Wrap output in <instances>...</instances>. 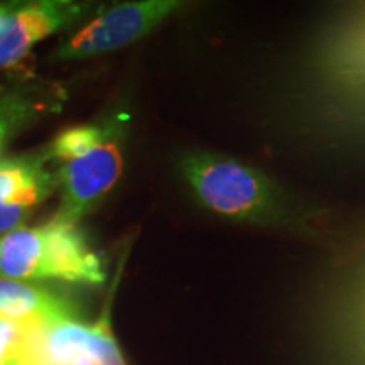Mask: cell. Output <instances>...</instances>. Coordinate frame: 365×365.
<instances>
[{"label":"cell","instance_id":"30bf717a","mask_svg":"<svg viewBox=\"0 0 365 365\" xmlns=\"http://www.w3.org/2000/svg\"><path fill=\"white\" fill-rule=\"evenodd\" d=\"M0 365H46L44 328L0 317Z\"/></svg>","mask_w":365,"mask_h":365},{"label":"cell","instance_id":"5b68a950","mask_svg":"<svg viewBox=\"0 0 365 365\" xmlns=\"http://www.w3.org/2000/svg\"><path fill=\"white\" fill-rule=\"evenodd\" d=\"M48 154L0 159V235L22 228L33 210L58 186Z\"/></svg>","mask_w":365,"mask_h":365},{"label":"cell","instance_id":"ba28073f","mask_svg":"<svg viewBox=\"0 0 365 365\" xmlns=\"http://www.w3.org/2000/svg\"><path fill=\"white\" fill-rule=\"evenodd\" d=\"M46 365H102L90 340L88 325L66 319L44 328Z\"/></svg>","mask_w":365,"mask_h":365},{"label":"cell","instance_id":"8fae6325","mask_svg":"<svg viewBox=\"0 0 365 365\" xmlns=\"http://www.w3.org/2000/svg\"><path fill=\"white\" fill-rule=\"evenodd\" d=\"M112 124L105 125H80L71 127L65 132H61L51 145V150L48 153L49 159L59 163H70L73 159L81 158L88 153L95 145L102 143L108 132L112 130Z\"/></svg>","mask_w":365,"mask_h":365},{"label":"cell","instance_id":"277c9868","mask_svg":"<svg viewBox=\"0 0 365 365\" xmlns=\"http://www.w3.org/2000/svg\"><path fill=\"white\" fill-rule=\"evenodd\" d=\"M122 129L124 127L120 122H113L112 130L102 143L81 158L59 168L56 176L61 188V205L54 217L76 225V222L112 190L124 168Z\"/></svg>","mask_w":365,"mask_h":365},{"label":"cell","instance_id":"52a82bcc","mask_svg":"<svg viewBox=\"0 0 365 365\" xmlns=\"http://www.w3.org/2000/svg\"><path fill=\"white\" fill-rule=\"evenodd\" d=\"M0 317L19 325L49 327L78 319V309L53 291L0 276Z\"/></svg>","mask_w":365,"mask_h":365},{"label":"cell","instance_id":"6da1fadb","mask_svg":"<svg viewBox=\"0 0 365 365\" xmlns=\"http://www.w3.org/2000/svg\"><path fill=\"white\" fill-rule=\"evenodd\" d=\"M180 170L196 200L217 215L294 230H308L312 225L313 212L249 164L196 150L180 159Z\"/></svg>","mask_w":365,"mask_h":365},{"label":"cell","instance_id":"7a4b0ae2","mask_svg":"<svg viewBox=\"0 0 365 365\" xmlns=\"http://www.w3.org/2000/svg\"><path fill=\"white\" fill-rule=\"evenodd\" d=\"M0 276L17 281L58 279L102 284L103 264L75 223L53 217L0 237Z\"/></svg>","mask_w":365,"mask_h":365},{"label":"cell","instance_id":"8992f818","mask_svg":"<svg viewBox=\"0 0 365 365\" xmlns=\"http://www.w3.org/2000/svg\"><path fill=\"white\" fill-rule=\"evenodd\" d=\"M83 11L80 4L56 0L14 7L0 26V70L17 65L36 43L71 24Z\"/></svg>","mask_w":365,"mask_h":365},{"label":"cell","instance_id":"7c38bea8","mask_svg":"<svg viewBox=\"0 0 365 365\" xmlns=\"http://www.w3.org/2000/svg\"><path fill=\"white\" fill-rule=\"evenodd\" d=\"M14 11V7H9V6H0V26H2V22L7 19L9 16H11V12Z\"/></svg>","mask_w":365,"mask_h":365},{"label":"cell","instance_id":"9c48e42d","mask_svg":"<svg viewBox=\"0 0 365 365\" xmlns=\"http://www.w3.org/2000/svg\"><path fill=\"white\" fill-rule=\"evenodd\" d=\"M39 88H0V156L9 143L51 107Z\"/></svg>","mask_w":365,"mask_h":365},{"label":"cell","instance_id":"3957f363","mask_svg":"<svg viewBox=\"0 0 365 365\" xmlns=\"http://www.w3.org/2000/svg\"><path fill=\"white\" fill-rule=\"evenodd\" d=\"M181 2L176 0H144L120 4L103 11L73 38L59 46L56 59H83L125 48L170 17Z\"/></svg>","mask_w":365,"mask_h":365}]
</instances>
